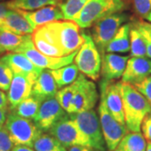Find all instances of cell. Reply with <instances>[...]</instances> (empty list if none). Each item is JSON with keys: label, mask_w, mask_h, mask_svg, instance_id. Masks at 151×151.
Masks as SVG:
<instances>
[{"label": "cell", "mask_w": 151, "mask_h": 151, "mask_svg": "<svg viewBox=\"0 0 151 151\" xmlns=\"http://www.w3.org/2000/svg\"><path fill=\"white\" fill-rule=\"evenodd\" d=\"M145 26L146 28L148 29V30H149V32H150V34L151 35V24H150V23H147V22H145Z\"/></svg>", "instance_id": "obj_42"}, {"label": "cell", "mask_w": 151, "mask_h": 151, "mask_svg": "<svg viewBox=\"0 0 151 151\" xmlns=\"http://www.w3.org/2000/svg\"><path fill=\"white\" fill-rule=\"evenodd\" d=\"M145 19H147L149 22H150L151 23V11L149 13V14L147 15V17L145 18Z\"/></svg>", "instance_id": "obj_44"}, {"label": "cell", "mask_w": 151, "mask_h": 151, "mask_svg": "<svg viewBox=\"0 0 151 151\" xmlns=\"http://www.w3.org/2000/svg\"><path fill=\"white\" fill-rule=\"evenodd\" d=\"M109 113L119 124L125 125L123 100L118 83L103 80L101 83V97Z\"/></svg>", "instance_id": "obj_14"}, {"label": "cell", "mask_w": 151, "mask_h": 151, "mask_svg": "<svg viewBox=\"0 0 151 151\" xmlns=\"http://www.w3.org/2000/svg\"><path fill=\"white\" fill-rule=\"evenodd\" d=\"M67 151H97L95 149L89 146H83V145H74L70 146L68 148Z\"/></svg>", "instance_id": "obj_38"}, {"label": "cell", "mask_w": 151, "mask_h": 151, "mask_svg": "<svg viewBox=\"0 0 151 151\" xmlns=\"http://www.w3.org/2000/svg\"><path fill=\"white\" fill-rule=\"evenodd\" d=\"M130 23L123 24L113 40L109 42L107 48V53H127L130 50Z\"/></svg>", "instance_id": "obj_21"}, {"label": "cell", "mask_w": 151, "mask_h": 151, "mask_svg": "<svg viewBox=\"0 0 151 151\" xmlns=\"http://www.w3.org/2000/svg\"><path fill=\"white\" fill-rule=\"evenodd\" d=\"M151 74V60L145 57H131L128 60L122 75V81L135 85Z\"/></svg>", "instance_id": "obj_16"}, {"label": "cell", "mask_w": 151, "mask_h": 151, "mask_svg": "<svg viewBox=\"0 0 151 151\" xmlns=\"http://www.w3.org/2000/svg\"><path fill=\"white\" fill-rule=\"evenodd\" d=\"M35 151H67L66 148L51 134H41L34 143Z\"/></svg>", "instance_id": "obj_28"}, {"label": "cell", "mask_w": 151, "mask_h": 151, "mask_svg": "<svg viewBox=\"0 0 151 151\" xmlns=\"http://www.w3.org/2000/svg\"><path fill=\"white\" fill-rule=\"evenodd\" d=\"M8 10H9V9L7 7L6 3H0V18L4 16V14Z\"/></svg>", "instance_id": "obj_41"}, {"label": "cell", "mask_w": 151, "mask_h": 151, "mask_svg": "<svg viewBox=\"0 0 151 151\" xmlns=\"http://www.w3.org/2000/svg\"><path fill=\"white\" fill-rule=\"evenodd\" d=\"M41 103L42 102L40 100L31 96L24 99V101H22L19 104L17 105L16 108L11 111L15 113L20 117L34 120L39 111V108L40 107Z\"/></svg>", "instance_id": "obj_26"}, {"label": "cell", "mask_w": 151, "mask_h": 151, "mask_svg": "<svg viewBox=\"0 0 151 151\" xmlns=\"http://www.w3.org/2000/svg\"><path fill=\"white\" fill-rule=\"evenodd\" d=\"M31 36L37 50L53 57L69 55L78 50L84 42L78 24L68 19L55 20L37 27Z\"/></svg>", "instance_id": "obj_1"}, {"label": "cell", "mask_w": 151, "mask_h": 151, "mask_svg": "<svg viewBox=\"0 0 151 151\" xmlns=\"http://www.w3.org/2000/svg\"><path fill=\"white\" fill-rule=\"evenodd\" d=\"M117 83L123 100L125 125L131 132H140L142 121L151 112V105L133 85L122 81Z\"/></svg>", "instance_id": "obj_2"}, {"label": "cell", "mask_w": 151, "mask_h": 151, "mask_svg": "<svg viewBox=\"0 0 151 151\" xmlns=\"http://www.w3.org/2000/svg\"><path fill=\"white\" fill-rule=\"evenodd\" d=\"M50 134L65 146L69 148L74 145L91 147L90 141L84 133L80 129L73 119L65 115L49 130Z\"/></svg>", "instance_id": "obj_8"}, {"label": "cell", "mask_w": 151, "mask_h": 151, "mask_svg": "<svg viewBox=\"0 0 151 151\" xmlns=\"http://www.w3.org/2000/svg\"><path fill=\"white\" fill-rule=\"evenodd\" d=\"M90 141L91 147L97 151H106V143L96 112L93 109L69 115Z\"/></svg>", "instance_id": "obj_7"}, {"label": "cell", "mask_w": 151, "mask_h": 151, "mask_svg": "<svg viewBox=\"0 0 151 151\" xmlns=\"http://www.w3.org/2000/svg\"><path fill=\"white\" fill-rule=\"evenodd\" d=\"M50 73L53 76L55 83L59 89L74 82L79 76V70L76 65L70 64L60 67L59 69L51 70Z\"/></svg>", "instance_id": "obj_24"}, {"label": "cell", "mask_w": 151, "mask_h": 151, "mask_svg": "<svg viewBox=\"0 0 151 151\" xmlns=\"http://www.w3.org/2000/svg\"><path fill=\"white\" fill-rule=\"evenodd\" d=\"M57 91L58 86L50 70H43L33 85L32 96L43 102L50 97H55Z\"/></svg>", "instance_id": "obj_20"}, {"label": "cell", "mask_w": 151, "mask_h": 151, "mask_svg": "<svg viewBox=\"0 0 151 151\" xmlns=\"http://www.w3.org/2000/svg\"><path fill=\"white\" fill-rule=\"evenodd\" d=\"M63 0H9L6 2L9 9H21L31 11L43 8L45 6H60Z\"/></svg>", "instance_id": "obj_25"}, {"label": "cell", "mask_w": 151, "mask_h": 151, "mask_svg": "<svg viewBox=\"0 0 151 151\" xmlns=\"http://www.w3.org/2000/svg\"><path fill=\"white\" fill-rule=\"evenodd\" d=\"M0 56H1V55H0Z\"/></svg>", "instance_id": "obj_45"}, {"label": "cell", "mask_w": 151, "mask_h": 151, "mask_svg": "<svg viewBox=\"0 0 151 151\" xmlns=\"http://www.w3.org/2000/svg\"><path fill=\"white\" fill-rule=\"evenodd\" d=\"M32 88L33 84L26 76L14 74L7 96L11 110L16 108L22 101L32 96Z\"/></svg>", "instance_id": "obj_17"}, {"label": "cell", "mask_w": 151, "mask_h": 151, "mask_svg": "<svg viewBox=\"0 0 151 151\" xmlns=\"http://www.w3.org/2000/svg\"><path fill=\"white\" fill-rule=\"evenodd\" d=\"M6 110H2L0 109V129H2L4 126L5 124L6 118H7V115H6Z\"/></svg>", "instance_id": "obj_39"}, {"label": "cell", "mask_w": 151, "mask_h": 151, "mask_svg": "<svg viewBox=\"0 0 151 151\" xmlns=\"http://www.w3.org/2000/svg\"><path fill=\"white\" fill-rule=\"evenodd\" d=\"M84 42L76 55L75 65L81 73L93 81L99 78L102 67V56L98 51L92 35L81 31Z\"/></svg>", "instance_id": "obj_5"}, {"label": "cell", "mask_w": 151, "mask_h": 151, "mask_svg": "<svg viewBox=\"0 0 151 151\" xmlns=\"http://www.w3.org/2000/svg\"><path fill=\"white\" fill-rule=\"evenodd\" d=\"M134 86L145 97L151 105V75L148 76L143 81L134 85Z\"/></svg>", "instance_id": "obj_34"}, {"label": "cell", "mask_w": 151, "mask_h": 151, "mask_svg": "<svg viewBox=\"0 0 151 151\" xmlns=\"http://www.w3.org/2000/svg\"><path fill=\"white\" fill-rule=\"evenodd\" d=\"M0 60L10 68L14 74H20L26 76L33 85L44 70L36 66L22 53L8 52L0 56Z\"/></svg>", "instance_id": "obj_13"}, {"label": "cell", "mask_w": 151, "mask_h": 151, "mask_svg": "<svg viewBox=\"0 0 151 151\" xmlns=\"http://www.w3.org/2000/svg\"><path fill=\"white\" fill-rule=\"evenodd\" d=\"M4 128L7 130L14 145L33 148L34 143L42 134V131L33 120L20 117L12 111L6 118Z\"/></svg>", "instance_id": "obj_4"}, {"label": "cell", "mask_w": 151, "mask_h": 151, "mask_svg": "<svg viewBox=\"0 0 151 151\" xmlns=\"http://www.w3.org/2000/svg\"><path fill=\"white\" fill-rule=\"evenodd\" d=\"M124 7V0H89L72 20L82 29L92 27L97 20L119 13Z\"/></svg>", "instance_id": "obj_3"}, {"label": "cell", "mask_w": 151, "mask_h": 151, "mask_svg": "<svg viewBox=\"0 0 151 151\" xmlns=\"http://www.w3.org/2000/svg\"><path fill=\"white\" fill-rule=\"evenodd\" d=\"M14 73L5 63L0 60V90L7 92L9 89Z\"/></svg>", "instance_id": "obj_31"}, {"label": "cell", "mask_w": 151, "mask_h": 151, "mask_svg": "<svg viewBox=\"0 0 151 151\" xmlns=\"http://www.w3.org/2000/svg\"><path fill=\"white\" fill-rule=\"evenodd\" d=\"M130 55L132 57L146 56V45L139 31L130 23Z\"/></svg>", "instance_id": "obj_29"}, {"label": "cell", "mask_w": 151, "mask_h": 151, "mask_svg": "<svg viewBox=\"0 0 151 151\" xmlns=\"http://www.w3.org/2000/svg\"><path fill=\"white\" fill-rule=\"evenodd\" d=\"M145 139L140 132L127 133L113 151H145Z\"/></svg>", "instance_id": "obj_23"}, {"label": "cell", "mask_w": 151, "mask_h": 151, "mask_svg": "<svg viewBox=\"0 0 151 151\" xmlns=\"http://www.w3.org/2000/svg\"><path fill=\"white\" fill-rule=\"evenodd\" d=\"M30 38L31 35H19L0 29V55L4 52H16Z\"/></svg>", "instance_id": "obj_22"}, {"label": "cell", "mask_w": 151, "mask_h": 151, "mask_svg": "<svg viewBox=\"0 0 151 151\" xmlns=\"http://www.w3.org/2000/svg\"><path fill=\"white\" fill-rule=\"evenodd\" d=\"M11 151H35V150H32V148L28 147L24 145H15L13 147Z\"/></svg>", "instance_id": "obj_40"}, {"label": "cell", "mask_w": 151, "mask_h": 151, "mask_svg": "<svg viewBox=\"0 0 151 151\" xmlns=\"http://www.w3.org/2000/svg\"><path fill=\"white\" fill-rule=\"evenodd\" d=\"M133 6L137 15L145 19L151 11V0H133Z\"/></svg>", "instance_id": "obj_33"}, {"label": "cell", "mask_w": 151, "mask_h": 151, "mask_svg": "<svg viewBox=\"0 0 151 151\" xmlns=\"http://www.w3.org/2000/svg\"><path fill=\"white\" fill-rule=\"evenodd\" d=\"M145 151H151V142H148L147 143Z\"/></svg>", "instance_id": "obj_43"}, {"label": "cell", "mask_w": 151, "mask_h": 151, "mask_svg": "<svg viewBox=\"0 0 151 151\" xmlns=\"http://www.w3.org/2000/svg\"><path fill=\"white\" fill-rule=\"evenodd\" d=\"M89 0H63L60 8L64 19L72 20Z\"/></svg>", "instance_id": "obj_30"}, {"label": "cell", "mask_w": 151, "mask_h": 151, "mask_svg": "<svg viewBox=\"0 0 151 151\" xmlns=\"http://www.w3.org/2000/svg\"><path fill=\"white\" fill-rule=\"evenodd\" d=\"M14 10H17L20 14L24 17V19L34 28V29L52 21L64 19L63 14L61 12L60 6L58 5L45 6L43 8L31 11L21 10V9H14Z\"/></svg>", "instance_id": "obj_15"}, {"label": "cell", "mask_w": 151, "mask_h": 151, "mask_svg": "<svg viewBox=\"0 0 151 151\" xmlns=\"http://www.w3.org/2000/svg\"><path fill=\"white\" fill-rule=\"evenodd\" d=\"M98 97L99 96L96 84L82 75L81 85L71 100L66 113L70 115L93 109L97 104Z\"/></svg>", "instance_id": "obj_11"}, {"label": "cell", "mask_w": 151, "mask_h": 151, "mask_svg": "<svg viewBox=\"0 0 151 151\" xmlns=\"http://www.w3.org/2000/svg\"><path fill=\"white\" fill-rule=\"evenodd\" d=\"M102 57L101 73L103 80L113 81L122 77L129 57L114 53H107Z\"/></svg>", "instance_id": "obj_18"}, {"label": "cell", "mask_w": 151, "mask_h": 151, "mask_svg": "<svg viewBox=\"0 0 151 151\" xmlns=\"http://www.w3.org/2000/svg\"><path fill=\"white\" fill-rule=\"evenodd\" d=\"M128 20V15L116 13L98 19L92 25V38L101 56L106 52V48L113 40L123 24Z\"/></svg>", "instance_id": "obj_6"}, {"label": "cell", "mask_w": 151, "mask_h": 151, "mask_svg": "<svg viewBox=\"0 0 151 151\" xmlns=\"http://www.w3.org/2000/svg\"><path fill=\"white\" fill-rule=\"evenodd\" d=\"M82 73L79 74L77 79L74 82H72L71 84L68 86L62 87L60 90L57 91L55 94V98L60 103V105L62 107V108L65 110V112L67 111V109L69 108L71 100L73 99V97L75 96L76 92H77L79 86L81 85V78H82Z\"/></svg>", "instance_id": "obj_27"}, {"label": "cell", "mask_w": 151, "mask_h": 151, "mask_svg": "<svg viewBox=\"0 0 151 151\" xmlns=\"http://www.w3.org/2000/svg\"><path fill=\"white\" fill-rule=\"evenodd\" d=\"M131 24L142 35L146 45V55L151 59V35L149 32L148 29L146 28L145 22L143 20H138V21L133 22Z\"/></svg>", "instance_id": "obj_32"}, {"label": "cell", "mask_w": 151, "mask_h": 151, "mask_svg": "<svg viewBox=\"0 0 151 151\" xmlns=\"http://www.w3.org/2000/svg\"><path fill=\"white\" fill-rule=\"evenodd\" d=\"M98 114L106 146L108 151H113L123 137L128 133V129L126 125L119 124L113 118V115L109 113L102 97H100Z\"/></svg>", "instance_id": "obj_9"}, {"label": "cell", "mask_w": 151, "mask_h": 151, "mask_svg": "<svg viewBox=\"0 0 151 151\" xmlns=\"http://www.w3.org/2000/svg\"><path fill=\"white\" fill-rule=\"evenodd\" d=\"M65 115L66 112L60 105L55 97H50L41 103L33 121L42 132L49 131Z\"/></svg>", "instance_id": "obj_12"}, {"label": "cell", "mask_w": 151, "mask_h": 151, "mask_svg": "<svg viewBox=\"0 0 151 151\" xmlns=\"http://www.w3.org/2000/svg\"><path fill=\"white\" fill-rule=\"evenodd\" d=\"M142 134L148 142H151V112L144 118L141 124Z\"/></svg>", "instance_id": "obj_36"}, {"label": "cell", "mask_w": 151, "mask_h": 151, "mask_svg": "<svg viewBox=\"0 0 151 151\" xmlns=\"http://www.w3.org/2000/svg\"><path fill=\"white\" fill-rule=\"evenodd\" d=\"M77 51L78 50L71 53L69 55L62 56V57H53V56L45 55L40 53L35 49L31 36V38L29 39L16 52L24 55L26 57H28V59L30 60L35 65L40 68L55 70V69H59L60 67H63L65 65L71 64V62L74 60Z\"/></svg>", "instance_id": "obj_10"}, {"label": "cell", "mask_w": 151, "mask_h": 151, "mask_svg": "<svg viewBox=\"0 0 151 151\" xmlns=\"http://www.w3.org/2000/svg\"><path fill=\"white\" fill-rule=\"evenodd\" d=\"M8 107H9V101L7 95L4 91L0 90V109L7 111Z\"/></svg>", "instance_id": "obj_37"}, {"label": "cell", "mask_w": 151, "mask_h": 151, "mask_svg": "<svg viewBox=\"0 0 151 151\" xmlns=\"http://www.w3.org/2000/svg\"><path fill=\"white\" fill-rule=\"evenodd\" d=\"M13 145L14 144L7 130L4 128L0 129V151H11Z\"/></svg>", "instance_id": "obj_35"}, {"label": "cell", "mask_w": 151, "mask_h": 151, "mask_svg": "<svg viewBox=\"0 0 151 151\" xmlns=\"http://www.w3.org/2000/svg\"><path fill=\"white\" fill-rule=\"evenodd\" d=\"M0 29L19 35H31L35 30L24 17L14 9H9L0 18Z\"/></svg>", "instance_id": "obj_19"}]
</instances>
